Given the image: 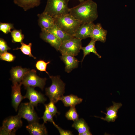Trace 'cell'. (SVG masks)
Masks as SVG:
<instances>
[{
  "label": "cell",
  "instance_id": "cell-33",
  "mask_svg": "<svg viewBox=\"0 0 135 135\" xmlns=\"http://www.w3.org/2000/svg\"><path fill=\"white\" fill-rule=\"evenodd\" d=\"M54 126L58 130L61 135H73L72 132L68 130H64L59 127L55 123L53 124Z\"/></svg>",
  "mask_w": 135,
  "mask_h": 135
},
{
  "label": "cell",
  "instance_id": "cell-8",
  "mask_svg": "<svg viewBox=\"0 0 135 135\" xmlns=\"http://www.w3.org/2000/svg\"><path fill=\"white\" fill-rule=\"evenodd\" d=\"M18 114L26 120L29 123L38 122L40 119L34 110V106L30 102L21 104Z\"/></svg>",
  "mask_w": 135,
  "mask_h": 135
},
{
  "label": "cell",
  "instance_id": "cell-22",
  "mask_svg": "<svg viewBox=\"0 0 135 135\" xmlns=\"http://www.w3.org/2000/svg\"><path fill=\"white\" fill-rule=\"evenodd\" d=\"M96 41L91 39L89 43L86 46L82 47L81 50L83 51V56L81 61L82 62L85 57L87 55L89 54L91 52H92L97 56L99 58H101L102 56L97 52L95 47Z\"/></svg>",
  "mask_w": 135,
  "mask_h": 135
},
{
  "label": "cell",
  "instance_id": "cell-24",
  "mask_svg": "<svg viewBox=\"0 0 135 135\" xmlns=\"http://www.w3.org/2000/svg\"><path fill=\"white\" fill-rule=\"evenodd\" d=\"M12 37V42L13 43L22 42L24 38V35L22 34L21 30H14L10 32Z\"/></svg>",
  "mask_w": 135,
  "mask_h": 135
},
{
  "label": "cell",
  "instance_id": "cell-2",
  "mask_svg": "<svg viewBox=\"0 0 135 135\" xmlns=\"http://www.w3.org/2000/svg\"><path fill=\"white\" fill-rule=\"evenodd\" d=\"M54 18L55 24L63 31L73 36L77 28L82 24L69 13Z\"/></svg>",
  "mask_w": 135,
  "mask_h": 135
},
{
  "label": "cell",
  "instance_id": "cell-23",
  "mask_svg": "<svg viewBox=\"0 0 135 135\" xmlns=\"http://www.w3.org/2000/svg\"><path fill=\"white\" fill-rule=\"evenodd\" d=\"M72 127L74 128L78 132L79 135L89 130L90 128L85 120L81 118L74 121Z\"/></svg>",
  "mask_w": 135,
  "mask_h": 135
},
{
  "label": "cell",
  "instance_id": "cell-16",
  "mask_svg": "<svg viewBox=\"0 0 135 135\" xmlns=\"http://www.w3.org/2000/svg\"><path fill=\"white\" fill-rule=\"evenodd\" d=\"M60 58L65 64V70L67 72L69 73L73 70L78 68L80 61L74 56L69 54H62Z\"/></svg>",
  "mask_w": 135,
  "mask_h": 135
},
{
  "label": "cell",
  "instance_id": "cell-13",
  "mask_svg": "<svg viewBox=\"0 0 135 135\" xmlns=\"http://www.w3.org/2000/svg\"><path fill=\"white\" fill-rule=\"evenodd\" d=\"M107 31L104 29L100 23L94 25L90 38L96 42L99 41L104 43L106 40Z\"/></svg>",
  "mask_w": 135,
  "mask_h": 135
},
{
  "label": "cell",
  "instance_id": "cell-12",
  "mask_svg": "<svg viewBox=\"0 0 135 135\" xmlns=\"http://www.w3.org/2000/svg\"><path fill=\"white\" fill-rule=\"evenodd\" d=\"M40 37L44 41L49 44L57 51L59 50L62 42L54 35L46 30H41Z\"/></svg>",
  "mask_w": 135,
  "mask_h": 135
},
{
  "label": "cell",
  "instance_id": "cell-18",
  "mask_svg": "<svg viewBox=\"0 0 135 135\" xmlns=\"http://www.w3.org/2000/svg\"><path fill=\"white\" fill-rule=\"evenodd\" d=\"M44 124H39L38 122L29 123L26 128L31 135L48 134V132Z\"/></svg>",
  "mask_w": 135,
  "mask_h": 135
},
{
  "label": "cell",
  "instance_id": "cell-11",
  "mask_svg": "<svg viewBox=\"0 0 135 135\" xmlns=\"http://www.w3.org/2000/svg\"><path fill=\"white\" fill-rule=\"evenodd\" d=\"M94 25L93 22L81 24L76 30L74 36L81 40L90 38Z\"/></svg>",
  "mask_w": 135,
  "mask_h": 135
},
{
  "label": "cell",
  "instance_id": "cell-32",
  "mask_svg": "<svg viewBox=\"0 0 135 135\" xmlns=\"http://www.w3.org/2000/svg\"><path fill=\"white\" fill-rule=\"evenodd\" d=\"M8 47L6 42L4 39L2 38L0 39V54L3 53L8 50L10 49Z\"/></svg>",
  "mask_w": 135,
  "mask_h": 135
},
{
  "label": "cell",
  "instance_id": "cell-19",
  "mask_svg": "<svg viewBox=\"0 0 135 135\" xmlns=\"http://www.w3.org/2000/svg\"><path fill=\"white\" fill-rule=\"evenodd\" d=\"M14 3L22 8L24 11L37 7L41 0H13Z\"/></svg>",
  "mask_w": 135,
  "mask_h": 135
},
{
  "label": "cell",
  "instance_id": "cell-28",
  "mask_svg": "<svg viewBox=\"0 0 135 135\" xmlns=\"http://www.w3.org/2000/svg\"><path fill=\"white\" fill-rule=\"evenodd\" d=\"M44 106L45 110L43 116L41 118L43 119L44 124L46 123L47 121H48L54 124L55 123L53 119L54 116L49 112L46 104H44Z\"/></svg>",
  "mask_w": 135,
  "mask_h": 135
},
{
  "label": "cell",
  "instance_id": "cell-27",
  "mask_svg": "<svg viewBox=\"0 0 135 135\" xmlns=\"http://www.w3.org/2000/svg\"><path fill=\"white\" fill-rule=\"evenodd\" d=\"M50 61L46 62L43 60H40L38 61L36 64V67L37 70L41 72H45L49 76L48 73L46 70L48 64H50Z\"/></svg>",
  "mask_w": 135,
  "mask_h": 135
},
{
  "label": "cell",
  "instance_id": "cell-34",
  "mask_svg": "<svg viewBox=\"0 0 135 135\" xmlns=\"http://www.w3.org/2000/svg\"><path fill=\"white\" fill-rule=\"evenodd\" d=\"M92 134L89 130L86 131L81 134V135H91Z\"/></svg>",
  "mask_w": 135,
  "mask_h": 135
},
{
  "label": "cell",
  "instance_id": "cell-29",
  "mask_svg": "<svg viewBox=\"0 0 135 135\" xmlns=\"http://www.w3.org/2000/svg\"><path fill=\"white\" fill-rule=\"evenodd\" d=\"M14 28V26L12 24L0 22V30L4 34H7L10 32L11 29Z\"/></svg>",
  "mask_w": 135,
  "mask_h": 135
},
{
  "label": "cell",
  "instance_id": "cell-7",
  "mask_svg": "<svg viewBox=\"0 0 135 135\" xmlns=\"http://www.w3.org/2000/svg\"><path fill=\"white\" fill-rule=\"evenodd\" d=\"M46 78H42L36 74V70L34 69L29 70L25 75L21 82L25 88L28 87L34 88L37 87L42 90H43L46 82Z\"/></svg>",
  "mask_w": 135,
  "mask_h": 135
},
{
  "label": "cell",
  "instance_id": "cell-9",
  "mask_svg": "<svg viewBox=\"0 0 135 135\" xmlns=\"http://www.w3.org/2000/svg\"><path fill=\"white\" fill-rule=\"evenodd\" d=\"M25 88L26 92L24 96L29 100V102L34 107H36L38 103H44L46 100L44 95L35 90L34 88L28 87Z\"/></svg>",
  "mask_w": 135,
  "mask_h": 135
},
{
  "label": "cell",
  "instance_id": "cell-3",
  "mask_svg": "<svg viewBox=\"0 0 135 135\" xmlns=\"http://www.w3.org/2000/svg\"><path fill=\"white\" fill-rule=\"evenodd\" d=\"M49 76L52 83L50 86L46 88V94L48 97L50 101L55 104L60 100V98L63 96L65 84L60 79L59 76Z\"/></svg>",
  "mask_w": 135,
  "mask_h": 135
},
{
  "label": "cell",
  "instance_id": "cell-1",
  "mask_svg": "<svg viewBox=\"0 0 135 135\" xmlns=\"http://www.w3.org/2000/svg\"><path fill=\"white\" fill-rule=\"evenodd\" d=\"M69 13L82 24L93 22L98 18L97 5L92 0H84L70 8Z\"/></svg>",
  "mask_w": 135,
  "mask_h": 135
},
{
  "label": "cell",
  "instance_id": "cell-21",
  "mask_svg": "<svg viewBox=\"0 0 135 135\" xmlns=\"http://www.w3.org/2000/svg\"><path fill=\"white\" fill-rule=\"evenodd\" d=\"M46 30L54 35L59 38L62 42L74 37L63 31L55 24L52 27Z\"/></svg>",
  "mask_w": 135,
  "mask_h": 135
},
{
  "label": "cell",
  "instance_id": "cell-20",
  "mask_svg": "<svg viewBox=\"0 0 135 135\" xmlns=\"http://www.w3.org/2000/svg\"><path fill=\"white\" fill-rule=\"evenodd\" d=\"M60 100H61L65 106H75L81 103L82 99L77 96L71 94L66 96H62Z\"/></svg>",
  "mask_w": 135,
  "mask_h": 135
},
{
  "label": "cell",
  "instance_id": "cell-5",
  "mask_svg": "<svg viewBox=\"0 0 135 135\" xmlns=\"http://www.w3.org/2000/svg\"><path fill=\"white\" fill-rule=\"evenodd\" d=\"M21 118L18 114L6 118L0 128V135H14L16 131L22 126Z\"/></svg>",
  "mask_w": 135,
  "mask_h": 135
},
{
  "label": "cell",
  "instance_id": "cell-6",
  "mask_svg": "<svg viewBox=\"0 0 135 135\" xmlns=\"http://www.w3.org/2000/svg\"><path fill=\"white\" fill-rule=\"evenodd\" d=\"M82 40L74 37L62 42L59 51L62 54L77 55L82 48Z\"/></svg>",
  "mask_w": 135,
  "mask_h": 135
},
{
  "label": "cell",
  "instance_id": "cell-25",
  "mask_svg": "<svg viewBox=\"0 0 135 135\" xmlns=\"http://www.w3.org/2000/svg\"><path fill=\"white\" fill-rule=\"evenodd\" d=\"M21 46L20 48H17L13 50H18L20 49L22 52L24 54L28 55L30 57L33 58L34 59H36V58L31 53V47L32 44L29 43L28 44H26L23 42L20 43Z\"/></svg>",
  "mask_w": 135,
  "mask_h": 135
},
{
  "label": "cell",
  "instance_id": "cell-15",
  "mask_svg": "<svg viewBox=\"0 0 135 135\" xmlns=\"http://www.w3.org/2000/svg\"><path fill=\"white\" fill-rule=\"evenodd\" d=\"M113 105L109 108H106L107 113H106L102 112L106 116L104 118L103 117H99L104 120H105L108 122H114L118 118L117 112L118 110L122 106V104L120 103H116L112 102Z\"/></svg>",
  "mask_w": 135,
  "mask_h": 135
},
{
  "label": "cell",
  "instance_id": "cell-26",
  "mask_svg": "<svg viewBox=\"0 0 135 135\" xmlns=\"http://www.w3.org/2000/svg\"><path fill=\"white\" fill-rule=\"evenodd\" d=\"M65 116L68 120L76 121L78 119V115L75 106L71 107L66 114Z\"/></svg>",
  "mask_w": 135,
  "mask_h": 135
},
{
  "label": "cell",
  "instance_id": "cell-30",
  "mask_svg": "<svg viewBox=\"0 0 135 135\" xmlns=\"http://www.w3.org/2000/svg\"><path fill=\"white\" fill-rule=\"evenodd\" d=\"M0 58L2 60L10 62L14 60L16 56L6 51L0 54Z\"/></svg>",
  "mask_w": 135,
  "mask_h": 135
},
{
  "label": "cell",
  "instance_id": "cell-10",
  "mask_svg": "<svg viewBox=\"0 0 135 135\" xmlns=\"http://www.w3.org/2000/svg\"><path fill=\"white\" fill-rule=\"evenodd\" d=\"M22 84L21 82L15 83L13 84L12 86V104L16 112L18 110L22 101L25 98L24 96H23L21 94V86Z\"/></svg>",
  "mask_w": 135,
  "mask_h": 135
},
{
  "label": "cell",
  "instance_id": "cell-31",
  "mask_svg": "<svg viewBox=\"0 0 135 135\" xmlns=\"http://www.w3.org/2000/svg\"><path fill=\"white\" fill-rule=\"evenodd\" d=\"M53 102L50 101L48 104H46L49 112L53 116L56 115L57 113L59 114Z\"/></svg>",
  "mask_w": 135,
  "mask_h": 135
},
{
  "label": "cell",
  "instance_id": "cell-14",
  "mask_svg": "<svg viewBox=\"0 0 135 135\" xmlns=\"http://www.w3.org/2000/svg\"><path fill=\"white\" fill-rule=\"evenodd\" d=\"M39 26L41 30H46L53 27L54 25V17L44 12L38 14Z\"/></svg>",
  "mask_w": 135,
  "mask_h": 135
},
{
  "label": "cell",
  "instance_id": "cell-17",
  "mask_svg": "<svg viewBox=\"0 0 135 135\" xmlns=\"http://www.w3.org/2000/svg\"><path fill=\"white\" fill-rule=\"evenodd\" d=\"M30 70L19 66L12 68L10 71L11 80L13 84L21 82L24 77Z\"/></svg>",
  "mask_w": 135,
  "mask_h": 135
},
{
  "label": "cell",
  "instance_id": "cell-4",
  "mask_svg": "<svg viewBox=\"0 0 135 135\" xmlns=\"http://www.w3.org/2000/svg\"><path fill=\"white\" fill-rule=\"evenodd\" d=\"M68 0H47L43 12L53 17L68 14Z\"/></svg>",
  "mask_w": 135,
  "mask_h": 135
},
{
  "label": "cell",
  "instance_id": "cell-35",
  "mask_svg": "<svg viewBox=\"0 0 135 135\" xmlns=\"http://www.w3.org/2000/svg\"><path fill=\"white\" fill-rule=\"evenodd\" d=\"M68 1H70V0H68ZM78 0V1L79 2H83V1H84V0Z\"/></svg>",
  "mask_w": 135,
  "mask_h": 135
}]
</instances>
